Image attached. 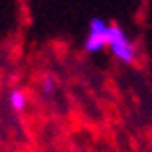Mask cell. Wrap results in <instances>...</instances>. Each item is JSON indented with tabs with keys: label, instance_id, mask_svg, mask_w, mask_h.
Masks as SVG:
<instances>
[{
	"label": "cell",
	"instance_id": "2",
	"mask_svg": "<svg viewBox=\"0 0 152 152\" xmlns=\"http://www.w3.org/2000/svg\"><path fill=\"white\" fill-rule=\"evenodd\" d=\"M109 34H111V24H107L103 18H93L89 22V32L85 38V50L95 53L109 45Z\"/></svg>",
	"mask_w": 152,
	"mask_h": 152
},
{
	"label": "cell",
	"instance_id": "3",
	"mask_svg": "<svg viewBox=\"0 0 152 152\" xmlns=\"http://www.w3.org/2000/svg\"><path fill=\"white\" fill-rule=\"evenodd\" d=\"M8 101H10V107L14 109V111H22V109L26 107L28 99H26V95H24L22 91H12L10 97H8Z\"/></svg>",
	"mask_w": 152,
	"mask_h": 152
},
{
	"label": "cell",
	"instance_id": "1",
	"mask_svg": "<svg viewBox=\"0 0 152 152\" xmlns=\"http://www.w3.org/2000/svg\"><path fill=\"white\" fill-rule=\"evenodd\" d=\"M109 50L123 63H134L136 61V45L132 39L124 34V30L117 24H111V34H109Z\"/></svg>",
	"mask_w": 152,
	"mask_h": 152
}]
</instances>
